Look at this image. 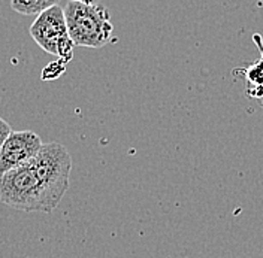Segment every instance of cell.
I'll return each instance as SVG.
<instances>
[{
	"label": "cell",
	"instance_id": "1",
	"mask_svg": "<svg viewBox=\"0 0 263 258\" xmlns=\"http://www.w3.org/2000/svg\"><path fill=\"white\" fill-rule=\"evenodd\" d=\"M69 37L73 45L85 48L105 47L114 32L106 8L82 2H67L63 8Z\"/></svg>",
	"mask_w": 263,
	"mask_h": 258
},
{
	"label": "cell",
	"instance_id": "2",
	"mask_svg": "<svg viewBox=\"0 0 263 258\" xmlns=\"http://www.w3.org/2000/svg\"><path fill=\"white\" fill-rule=\"evenodd\" d=\"M29 166L42 184L49 206L54 210L69 190L72 157L67 148L59 142L42 144Z\"/></svg>",
	"mask_w": 263,
	"mask_h": 258
},
{
	"label": "cell",
	"instance_id": "3",
	"mask_svg": "<svg viewBox=\"0 0 263 258\" xmlns=\"http://www.w3.org/2000/svg\"><path fill=\"white\" fill-rule=\"evenodd\" d=\"M0 202L24 212H52L45 190L29 163L0 175Z\"/></svg>",
	"mask_w": 263,
	"mask_h": 258
},
{
	"label": "cell",
	"instance_id": "4",
	"mask_svg": "<svg viewBox=\"0 0 263 258\" xmlns=\"http://www.w3.org/2000/svg\"><path fill=\"white\" fill-rule=\"evenodd\" d=\"M32 39L51 55H57L62 63H67L73 57V42L69 37L63 9L55 5L36 15L30 26Z\"/></svg>",
	"mask_w": 263,
	"mask_h": 258
},
{
	"label": "cell",
	"instance_id": "5",
	"mask_svg": "<svg viewBox=\"0 0 263 258\" xmlns=\"http://www.w3.org/2000/svg\"><path fill=\"white\" fill-rule=\"evenodd\" d=\"M41 146V136L32 130L11 131L0 149V175L30 162Z\"/></svg>",
	"mask_w": 263,
	"mask_h": 258
},
{
	"label": "cell",
	"instance_id": "6",
	"mask_svg": "<svg viewBox=\"0 0 263 258\" xmlns=\"http://www.w3.org/2000/svg\"><path fill=\"white\" fill-rule=\"evenodd\" d=\"M60 0H11V8L21 15H39Z\"/></svg>",
	"mask_w": 263,
	"mask_h": 258
},
{
	"label": "cell",
	"instance_id": "7",
	"mask_svg": "<svg viewBox=\"0 0 263 258\" xmlns=\"http://www.w3.org/2000/svg\"><path fill=\"white\" fill-rule=\"evenodd\" d=\"M248 78H250V81L257 84V85H263V63H260L259 66H254L253 69H250Z\"/></svg>",
	"mask_w": 263,
	"mask_h": 258
},
{
	"label": "cell",
	"instance_id": "8",
	"mask_svg": "<svg viewBox=\"0 0 263 258\" xmlns=\"http://www.w3.org/2000/svg\"><path fill=\"white\" fill-rule=\"evenodd\" d=\"M11 126H9V123L8 121H5L2 116H0V149H2V146L5 144V141L8 139V136L11 134Z\"/></svg>",
	"mask_w": 263,
	"mask_h": 258
},
{
	"label": "cell",
	"instance_id": "9",
	"mask_svg": "<svg viewBox=\"0 0 263 258\" xmlns=\"http://www.w3.org/2000/svg\"><path fill=\"white\" fill-rule=\"evenodd\" d=\"M69 2H82V3H88V5H93L96 0H69Z\"/></svg>",
	"mask_w": 263,
	"mask_h": 258
}]
</instances>
